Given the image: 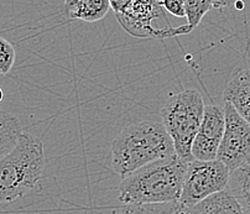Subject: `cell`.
<instances>
[{"mask_svg": "<svg viewBox=\"0 0 250 214\" xmlns=\"http://www.w3.org/2000/svg\"><path fill=\"white\" fill-rule=\"evenodd\" d=\"M230 170L219 160L188 162L185 174L180 203L186 208H192L212 194L227 190Z\"/></svg>", "mask_w": 250, "mask_h": 214, "instance_id": "obj_5", "label": "cell"}, {"mask_svg": "<svg viewBox=\"0 0 250 214\" xmlns=\"http://www.w3.org/2000/svg\"><path fill=\"white\" fill-rule=\"evenodd\" d=\"M224 111L218 106L205 107L202 123L192 144V157L200 161L217 159L219 145L224 132Z\"/></svg>", "mask_w": 250, "mask_h": 214, "instance_id": "obj_8", "label": "cell"}, {"mask_svg": "<svg viewBox=\"0 0 250 214\" xmlns=\"http://www.w3.org/2000/svg\"><path fill=\"white\" fill-rule=\"evenodd\" d=\"M114 214H189V208L180 202L149 204H124L114 211Z\"/></svg>", "mask_w": 250, "mask_h": 214, "instance_id": "obj_13", "label": "cell"}, {"mask_svg": "<svg viewBox=\"0 0 250 214\" xmlns=\"http://www.w3.org/2000/svg\"><path fill=\"white\" fill-rule=\"evenodd\" d=\"M21 134L22 128L18 116L0 109V160L14 150Z\"/></svg>", "mask_w": 250, "mask_h": 214, "instance_id": "obj_12", "label": "cell"}, {"mask_svg": "<svg viewBox=\"0 0 250 214\" xmlns=\"http://www.w3.org/2000/svg\"><path fill=\"white\" fill-rule=\"evenodd\" d=\"M85 1V0H64V13H66L67 18L72 15L73 11L81 5V4Z\"/></svg>", "mask_w": 250, "mask_h": 214, "instance_id": "obj_19", "label": "cell"}, {"mask_svg": "<svg viewBox=\"0 0 250 214\" xmlns=\"http://www.w3.org/2000/svg\"><path fill=\"white\" fill-rule=\"evenodd\" d=\"M184 9L187 25L192 29H196L206 14L214 9V6L212 0H185Z\"/></svg>", "mask_w": 250, "mask_h": 214, "instance_id": "obj_15", "label": "cell"}, {"mask_svg": "<svg viewBox=\"0 0 250 214\" xmlns=\"http://www.w3.org/2000/svg\"><path fill=\"white\" fill-rule=\"evenodd\" d=\"M185 0H163V8L173 16L177 18H185V9H184Z\"/></svg>", "mask_w": 250, "mask_h": 214, "instance_id": "obj_17", "label": "cell"}, {"mask_svg": "<svg viewBox=\"0 0 250 214\" xmlns=\"http://www.w3.org/2000/svg\"><path fill=\"white\" fill-rule=\"evenodd\" d=\"M3 99H4V92L3 89H1V87H0V103L3 102Z\"/></svg>", "mask_w": 250, "mask_h": 214, "instance_id": "obj_21", "label": "cell"}, {"mask_svg": "<svg viewBox=\"0 0 250 214\" xmlns=\"http://www.w3.org/2000/svg\"><path fill=\"white\" fill-rule=\"evenodd\" d=\"M157 1H160V3H161V1H163V0H157Z\"/></svg>", "mask_w": 250, "mask_h": 214, "instance_id": "obj_22", "label": "cell"}, {"mask_svg": "<svg viewBox=\"0 0 250 214\" xmlns=\"http://www.w3.org/2000/svg\"><path fill=\"white\" fill-rule=\"evenodd\" d=\"M15 48L8 40L0 37V74H6L15 62Z\"/></svg>", "mask_w": 250, "mask_h": 214, "instance_id": "obj_16", "label": "cell"}, {"mask_svg": "<svg viewBox=\"0 0 250 214\" xmlns=\"http://www.w3.org/2000/svg\"><path fill=\"white\" fill-rule=\"evenodd\" d=\"M115 16L125 31L139 39H166L189 34L193 30L188 25L166 29L152 27L155 19L165 18L163 4L157 0H131L128 8Z\"/></svg>", "mask_w": 250, "mask_h": 214, "instance_id": "obj_6", "label": "cell"}, {"mask_svg": "<svg viewBox=\"0 0 250 214\" xmlns=\"http://www.w3.org/2000/svg\"><path fill=\"white\" fill-rule=\"evenodd\" d=\"M205 101L196 89L171 94L160 111L163 125L172 139L176 155L192 161V144L205 113Z\"/></svg>", "mask_w": 250, "mask_h": 214, "instance_id": "obj_4", "label": "cell"}, {"mask_svg": "<svg viewBox=\"0 0 250 214\" xmlns=\"http://www.w3.org/2000/svg\"><path fill=\"white\" fill-rule=\"evenodd\" d=\"M110 9L109 0H85L68 19H76L87 22L102 20Z\"/></svg>", "mask_w": 250, "mask_h": 214, "instance_id": "obj_14", "label": "cell"}, {"mask_svg": "<svg viewBox=\"0 0 250 214\" xmlns=\"http://www.w3.org/2000/svg\"><path fill=\"white\" fill-rule=\"evenodd\" d=\"M227 191L240 204L245 214H250V159L230 171Z\"/></svg>", "mask_w": 250, "mask_h": 214, "instance_id": "obj_11", "label": "cell"}, {"mask_svg": "<svg viewBox=\"0 0 250 214\" xmlns=\"http://www.w3.org/2000/svg\"><path fill=\"white\" fill-rule=\"evenodd\" d=\"M224 132L217 160L230 171L250 159V124L229 102L224 101Z\"/></svg>", "mask_w": 250, "mask_h": 214, "instance_id": "obj_7", "label": "cell"}, {"mask_svg": "<svg viewBox=\"0 0 250 214\" xmlns=\"http://www.w3.org/2000/svg\"><path fill=\"white\" fill-rule=\"evenodd\" d=\"M188 161L178 155L157 160L123 178L118 187L123 204L178 202Z\"/></svg>", "mask_w": 250, "mask_h": 214, "instance_id": "obj_1", "label": "cell"}, {"mask_svg": "<svg viewBox=\"0 0 250 214\" xmlns=\"http://www.w3.org/2000/svg\"><path fill=\"white\" fill-rule=\"evenodd\" d=\"M223 99L250 124V67L238 68L231 73L223 90Z\"/></svg>", "mask_w": 250, "mask_h": 214, "instance_id": "obj_9", "label": "cell"}, {"mask_svg": "<svg viewBox=\"0 0 250 214\" xmlns=\"http://www.w3.org/2000/svg\"><path fill=\"white\" fill-rule=\"evenodd\" d=\"M212 3L214 9H222L226 8V6L230 3V0H212Z\"/></svg>", "mask_w": 250, "mask_h": 214, "instance_id": "obj_20", "label": "cell"}, {"mask_svg": "<svg viewBox=\"0 0 250 214\" xmlns=\"http://www.w3.org/2000/svg\"><path fill=\"white\" fill-rule=\"evenodd\" d=\"M189 214H245L237 199L227 190L212 194L189 208Z\"/></svg>", "mask_w": 250, "mask_h": 214, "instance_id": "obj_10", "label": "cell"}, {"mask_svg": "<svg viewBox=\"0 0 250 214\" xmlns=\"http://www.w3.org/2000/svg\"><path fill=\"white\" fill-rule=\"evenodd\" d=\"M130 1L131 0H109L110 9H113L115 14L122 13V11H124L125 9L128 8Z\"/></svg>", "mask_w": 250, "mask_h": 214, "instance_id": "obj_18", "label": "cell"}, {"mask_svg": "<svg viewBox=\"0 0 250 214\" xmlns=\"http://www.w3.org/2000/svg\"><path fill=\"white\" fill-rule=\"evenodd\" d=\"M46 167L43 144L22 132L10 153L0 160V204H8L34 192Z\"/></svg>", "mask_w": 250, "mask_h": 214, "instance_id": "obj_3", "label": "cell"}, {"mask_svg": "<svg viewBox=\"0 0 250 214\" xmlns=\"http://www.w3.org/2000/svg\"><path fill=\"white\" fill-rule=\"evenodd\" d=\"M175 153L172 139L163 123H135L124 128L113 141L109 167L123 180L136 170Z\"/></svg>", "mask_w": 250, "mask_h": 214, "instance_id": "obj_2", "label": "cell"}]
</instances>
